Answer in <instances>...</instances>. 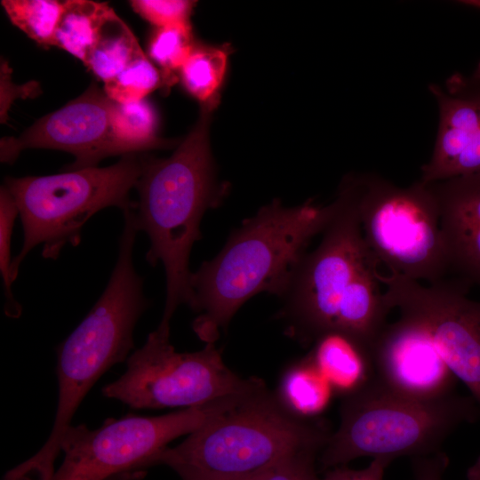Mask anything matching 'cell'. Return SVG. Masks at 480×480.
Instances as JSON below:
<instances>
[{
  "label": "cell",
  "instance_id": "cell-1",
  "mask_svg": "<svg viewBox=\"0 0 480 480\" xmlns=\"http://www.w3.org/2000/svg\"><path fill=\"white\" fill-rule=\"evenodd\" d=\"M337 209V199L325 206L308 200L292 208L275 200L244 220L221 252L191 274L188 307L200 313L193 322L196 335L214 343L250 298L262 292L284 296L311 239L323 233Z\"/></svg>",
  "mask_w": 480,
  "mask_h": 480
},
{
  "label": "cell",
  "instance_id": "cell-2",
  "mask_svg": "<svg viewBox=\"0 0 480 480\" xmlns=\"http://www.w3.org/2000/svg\"><path fill=\"white\" fill-rule=\"evenodd\" d=\"M217 104L202 105L196 125L168 158L142 157L135 187L137 227L150 241L146 260L153 267L161 262L165 271L166 299L159 324L164 326H170L180 305H189L191 249L202 237L204 212L222 197L209 145L211 116Z\"/></svg>",
  "mask_w": 480,
  "mask_h": 480
},
{
  "label": "cell",
  "instance_id": "cell-3",
  "mask_svg": "<svg viewBox=\"0 0 480 480\" xmlns=\"http://www.w3.org/2000/svg\"><path fill=\"white\" fill-rule=\"evenodd\" d=\"M330 436L324 427L291 413L263 383L164 449L151 467L166 465L182 480L254 476L298 453L322 451Z\"/></svg>",
  "mask_w": 480,
  "mask_h": 480
},
{
  "label": "cell",
  "instance_id": "cell-4",
  "mask_svg": "<svg viewBox=\"0 0 480 480\" xmlns=\"http://www.w3.org/2000/svg\"><path fill=\"white\" fill-rule=\"evenodd\" d=\"M480 418L470 396L454 393L418 400L395 393L377 380L343 398L340 423L322 450L323 468L346 466L359 457L428 456L441 452L445 439L460 425Z\"/></svg>",
  "mask_w": 480,
  "mask_h": 480
},
{
  "label": "cell",
  "instance_id": "cell-5",
  "mask_svg": "<svg viewBox=\"0 0 480 480\" xmlns=\"http://www.w3.org/2000/svg\"><path fill=\"white\" fill-rule=\"evenodd\" d=\"M142 157L126 154L107 167L68 170L45 176L7 177L23 228V244L11 265L13 282L29 252L42 244V256L56 260L64 246H76L84 225L107 207H136L129 193L140 177Z\"/></svg>",
  "mask_w": 480,
  "mask_h": 480
},
{
  "label": "cell",
  "instance_id": "cell-6",
  "mask_svg": "<svg viewBox=\"0 0 480 480\" xmlns=\"http://www.w3.org/2000/svg\"><path fill=\"white\" fill-rule=\"evenodd\" d=\"M144 311L131 292L113 285L104 289L87 316L58 347L59 400L47 442L9 470L4 480H52L62 439L80 403L106 371L127 360L134 347L135 325Z\"/></svg>",
  "mask_w": 480,
  "mask_h": 480
},
{
  "label": "cell",
  "instance_id": "cell-7",
  "mask_svg": "<svg viewBox=\"0 0 480 480\" xmlns=\"http://www.w3.org/2000/svg\"><path fill=\"white\" fill-rule=\"evenodd\" d=\"M364 240L389 275L428 284L450 273L436 200L428 184L398 187L372 173L345 176Z\"/></svg>",
  "mask_w": 480,
  "mask_h": 480
},
{
  "label": "cell",
  "instance_id": "cell-8",
  "mask_svg": "<svg viewBox=\"0 0 480 480\" xmlns=\"http://www.w3.org/2000/svg\"><path fill=\"white\" fill-rule=\"evenodd\" d=\"M338 209L318 247L306 254L285 293V314L292 333L306 342L340 330L349 289L366 269L380 264L368 247L351 187L346 178Z\"/></svg>",
  "mask_w": 480,
  "mask_h": 480
},
{
  "label": "cell",
  "instance_id": "cell-9",
  "mask_svg": "<svg viewBox=\"0 0 480 480\" xmlns=\"http://www.w3.org/2000/svg\"><path fill=\"white\" fill-rule=\"evenodd\" d=\"M126 362L125 372L102 394L137 409L198 406L263 383L235 373L214 343L196 352H177L170 342V327L161 325Z\"/></svg>",
  "mask_w": 480,
  "mask_h": 480
},
{
  "label": "cell",
  "instance_id": "cell-10",
  "mask_svg": "<svg viewBox=\"0 0 480 480\" xmlns=\"http://www.w3.org/2000/svg\"><path fill=\"white\" fill-rule=\"evenodd\" d=\"M239 396L161 416L111 419L97 429L83 424L71 426L60 445L63 461L52 480H110L150 468L153 460L172 440L189 435L228 410Z\"/></svg>",
  "mask_w": 480,
  "mask_h": 480
},
{
  "label": "cell",
  "instance_id": "cell-11",
  "mask_svg": "<svg viewBox=\"0 0 480 480\" xmlns=\"http://www.w3.org/2000/svg\"><path fill=\"white\" fill-rule=\"evenodd\" d=\"M389 310L416 320L454 376L468 388L480 406V301L468 297L472 287L458 278L435 284L400 276L380 274Z\"/></svg>",
  "mask_w": 480,
  "mask_h": 480
},
{
  "label": "cell",
  "instance_id": "cell-12",
  "mask_svg": "<svg viewBox=\"0 0 480 480\" xmlns=\"http://www.w3.org/2000/svg\"><path fill=\"white\" fill-rule=\"evenodd\" d=\"M110 107L105 92L92 86L18 138H3L1 161L12 164L27 148H51L76 156L67 171L96 166L102 158L116 155L110 133Z\"/></svg>",
  "mask_w": 480,
  "mask_h": 480
},
{
  "label": "cell",
  "instance_id": "cell-13",
  "mask_svg": "<svg viewBox=\"0 0 480 480\" xmlns=\"http://www.w3.org/2000/svg\"><path fill=\"white\" fill-rule=\"evenodd\" d=\"M384 326L372 346L375 380L399 395L434 400L453 393L456 377L425 329L411 316Z\"/></svg>",
  "mask_w": 480,
  "mask_h": 480
},
{
  "label": "cell",
  "instance_id": "cell-14",
  "mask_svg": "<svg viewBox=\"0 0 480 480\" xmlns=\"http://www.w3.org/2000/svg\"><path fill=\"white\" fill-rule=\"evenodd\" d=\"M439 112L432 156L421 166L423 183L480 171V63L473 74L452 75L444 87H428Z\"/></svg>",
  "mask_w": 480,
  "mask_h": 480
},
{
  "label": "cell",
  "instance_id": "cell-15",
  "mask_svg": "<svg viewBox=\"0 0 480 480\" xmlns=\"http://www.w3.org/2000/svg\"><path fill=\"white\" fill-rule=\"evenodd\" d=\"M425 184L437 203L450 272L480 286V171Z\"/></svg>",
  "mask_w": 480,
  "mask_h": 480
},
{
  "label": "cell",
  "instance_id": "cell-16",
  "mask_svg": "<svg viewBox=\"0 0 480 480\" xmlns=\"http://www.w3.org/2000/svg\"><path fill=\"white\" fill-rule=\"evenodd\" d=\"M308 356L343 398L356 394L375 380L372 347L342 331L323 333Z\"/></svg>",
  "mask_w": 480,
  "mask_h": 480
},
{
  "label": "cell",
  "instance_id": "cell-17",
  "mask_svg": "<svg viewBox=\"0 0 480 480\" xmlns=\"http://www.w3.org/2000/svg\"><path fill=\"white\" fill-rule=\"evenodd\" d=\"M144 55L132 30L111 9L84 64L106 83Z\"/></svg>",
  "mask_w": 480,
  "mask_h": 480
},
{
  "label": "cell",
  "instance_id": "cell-18",
  "mask_svg": "<svg viewBox=\"0 0 480 480\" xmlns=\"http://www.w3.org/2000/svg\"><path fill=\"white\" fill-rule=\"evenodd\" d=\"M334 396L329 381L306 356L284 373L276 397L293 415L310 420L326 411Z\"/></svg>",
  "mask_w": 480,
  "mask_h": 480
},
{
  "label": "cell",
  "instance_id": "cell-19",
  "mask_svg": "<svg viewBox=\"0 0 480 480\" xmlns=\"http://www.w3.org/2000/svg\"><path fill=\"white\" fill-rule=\"evenodd\" d=\"M157 125L156 112L146 99L125 104L111 100L110 133L116 155L161 147Z\"/></svg>",
  "mask_w": 480,
  "mask_h": 480
},
{
  "label": "cell",
  "instance_id": "cell-20",
  "mask_svg": "<svg viewBox=\"0 0 480 480\" xmlns=\"http://www.w3.org/2000/svg\"><path fill=\"white\" fill-rule=\"evenodd\" d=\"M111 9L106 3L64 1L53 46L68 52L84 63Z\"/></svg>",
  "mask_w": 480,
  "mask_h": 480
},
{
  "label": "cell",
  "instance_id": "cell-21",
  "mask_svg": "<svg viewBox=\"0 0 480 480\" xmlns=\"http://www.w3.org/2000/svg\"><path fill=\"white\" fill-rule=\"evenodd\" d=\"M228 53L227 46L196 44L180 68L184 88L201 105L219 101L218 92L226 73Z\"/></svg>",
  "mask_w": 480,
  "mask_h": 480
},
{
  "label": "cell",
  "instance_id": "cell-22",
  "mask_svg": "<svg viewBox=\"0 0 480 480\" xmlns=\"http://www.w3.org/2000/svg\"><path fill=\"white\" fill-rule=\"evenodd\" d=\"M196 44L190 22L156 28L148 43V55L160 68L163 86L170 87Z\"/></svg>",
  "mask_w": 480,
  "mask_h": 480
},
{
  "label": "cell",
  "instance_id": "cell-23",
  "mask_svg": "<svg viewBox=\"0 0 480 480\" xmlns=\"http://www.w3.org/2000/svg\"><path fill=\"white\" fill-rule=\"evenodd\" d=\"M11 22L29 38L45 47L53 46L63 2L55 0H3Z\"/></svg>",
  "mask_w": 480,
  "mask_h": 480
},
{
  "label": "cell",
  "instance_id": "cell-24",
  "mask_svg": "<svg viewBox=\"0 0 480 480\" xmlns=\"http://www.w3.org/2000/svg\"><path fill=\"white\" fill-rule=\"evenodd\" d=\"M161 86L160 70L144 55L104 83L103 92L113 101L125 104L145 100Z\"/></svg>",
  "mask_w": 480,
  "mask_h": 480
},
{
  "label": "cell",
  "instance_id": "cell-25",
  "mask_svg": "<svg viewBox=\"0 0 480 480\" xmlns=\"http://www.w3.org/2000/svg\"><path fill=\"white\" fill-rule=\"evenodd\" d=\"M20 212L12 196L4 185L2 186L0 190V271L6 299L5 311L11 316H18L21 311L12 292L13 280L11 272L12 261L11 242L14 221Z\"/></svg>",
  "mask_w": 480,
  "mask_h": 480
},
{
  "label": "cell",
  "instance_id": "cell-26",
  "mask_svg": "<svg viewBox=\"0 0 480 480\" xmlns=\"http://www.w3.org/2000/svg\"><path fill=\"white\" fill-rule=\"evenodd\" d=\"M131 6L140 16L156 28L188 22L194 1L132 0Z\"/></svg>",
  "mask_w": 480,
  "mask_h": 480
},
{
  "label": "cell",
  "instance_id": "cell-27",
  "mask_svg": "<svg viewBox=\"0 0 480 480\" xmlns=\"http://www.w3.org/2000/svg\"><path fill=\"white\" fill-rule=\"evenodd\" d=\"M316 454L305 452L293 455L269 470L265 480H321L315 468Z\"/></svg>",
  "mask_w": 480,
  "mask_h": 480
},
{
  "label": "cell",
  "instance_id": "cell-28",
  "mask_svg": "<svg viewBox=\"0 0 480 480\" xmlns=\"http://www.w3.org/2000/svg\"><path fill=\"white\" fill-rule=\"evenodd\" d=\"M391 461L387 458H374L362 469L336 467L329 469L321 480H383L385 469Z\"/></svg>",
  "mask_w": 480,
  "mask_h": 480
},
{
  "label": "cell",
  "instance_id": "cell-29",
  "mask_svg": "<svg viewBox=\"0 0 480 480\" xmlns=\"http://www.w3.org/2000/svg\"><path fill=\"white\" fill-rule=\"evenodd\" d=\"M447 465L448 457L443 452L412 458L414 480H443Z\"/></svg>",
  "mask_w": 480,
  "mask_h": 480
},
{
  "label": "cell",
  "instance_id": "cell-30",
  "mask_svg": "<svg viewBox=\"0 0 480 480\" xmlns=\"http://www.w3.org/2000/svg\"><path fill=\"white\" fill-rule=\"evenodd\" d=\"M469 480H480V458L468 470Z\"/></svg>",
  "mask_w": 480,
  "mask_h": 480
},
{
  "label": "cell",
  "instance_id": "cell-31",
  "mask_svg": "<svg viewBox=\"0 0 480 480\" xmlns=\"http://www.w3.org/2000/svg\"><path fill=\"white\" fill-rule=\"evenodd\" d=\"M267 473L263 475L254 476L235 478V479H188V480H265V476Z\"/></svg>",
  "mask_w": 480,
  "mask_h": 480
}]
</instances>
